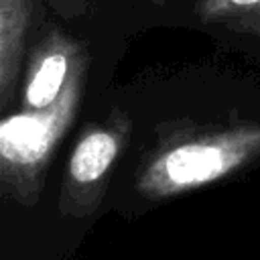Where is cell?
<instances>
[{
  "label": "cell",
  "mask_w": 260,
  "mask_h": 260,
  "mask_svg": "<svg viewBox=\"0 0 260 260\" xmlns=\"http://www.w3.org/2000/svg\"><path fill=\"white\" fill-rule=\"evenodd\" d=\"M260 156V124L185 128L169 134L136 171V191L152 201L215 183Z\"/></svg>",
  "instance_id": "cell-1"
},
{
  "label": "cell",
  "mask_w": 260,
  "mask_h": 260,
  "mask_svg": "<svg viewBox=\"0 0 260 260\" xmlns=\"http://www.w3.org/2000/svg\"><path fill=\"white\" fill-rule=\"evenodd\" d=\"M87 71L85 51L73 63L61 95L47 108H24L4 116L0 124L2 195L32 207L43 191L49 160L71 126L83 95Z\"/></svg>",
  "instance_id": "cell-2"
},
{
  "label": "cell",
  "mask_w": 260,
  "mask_h": 260,
  "mask_svg": "<svg viewBox=\"0 0 260 260\" xmlns=\"http://www.w3.org/2000/svg\"><path fill=\"white\" fill-rule=\"evenodd\" d=\"M130 126L132 122L122 110H114L106 120L85 126L63 175L59 195L63 215L85 217L100 207L110 171L130 134Z\"/></svg>",
  "instance_id": "cell-3"
},
{
  "label": "cell",
  "mask_w": 260,
  "mask_h": 260,
  "mask_svg": "<svg viewBox=\"0 0 260 260\" xmlns=\"http://www.w3.org/2000/svg\"><path fill=\"white\" fill-rule=\"evenodd\" d=\"M83 45L59 30L45 26L30 51L24 77V108H47L63 91L73 63Z\"/></svg>",
  "instance_id": "cell-4"
},
{
  "label": "cell",
  "mask_w": 260,
  "mask_h": 260,
  "mask_svg": "<svg viewBox=\"0 0 260 260\" xmlns=\"http://www.w3.org/2000/svg\"><path fill=\"white\" fill-rule=\"evenodd\" d=\"M37 0H0V106L8 108L22 73Z\"/></svg>",
  "instance_id": "cell-5"
},
{
  "label": "cell",
  "mask_w": 260,
  "mask_h": 260,
  "mask_svg": "<svg viewBox=\"0 0 260 260\" xmlns=\"http://www.w3.org/2000/svg\"><path fill=\"white\" fill-rule=\"evenodd\" d=\"M260 0H199L195 16L205 24H225L228 20L252 10Z\"/></svg>",
  "instance_id": "cell-6"
},
{
  "label": "cell",
  "mask_w": 260,
  "mask_h": 260,
  "mask_svg": "<svg viewBox=\"0 0 260 260\" xmlns=\"http://www.w3.org/2000/svg\"><path fill=\"white\" fill-rule=\"evenodd\" d=\"M223 26H230V28L242 30V32H256V35H260V4L254 6L252 10L236 16V18L228 20Z\"/></svg>",
  "instance_id": "cell-7"
},
{
  "label": "cell",
  "mask_w": 260,
  "mask_h": 260,
  "mask_svg": "<svg viewBox=\"0 0 260 260\" xmlns=\"http://www.w3.org/2000/svg\"><path fill=\"white\" fill-rule=\"evenodd\" d=\"M51 4H53V8H55L59 14L75 16V14L83 12L85 0H51Z\"/></svg>",
  "instance_id": "cell-8"
},
{
  "label": "cell",
  "mask_w": 260,
  "mask_h": 260,
  "mask_svg": "<svg viewBox=\"0 0 260 260\" xmlns=\"http://www.w3.org/2000/svg\"><path fill=\"white\" fill-rule=\"evenodd\" d=\"M167 2H173V0H154V4H167Z\"/></svg>",
  "instance_id": "cell-9"
}]
</instances>
